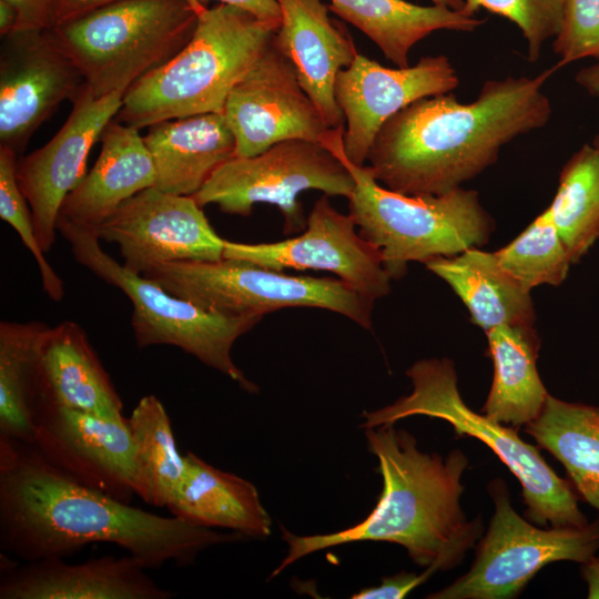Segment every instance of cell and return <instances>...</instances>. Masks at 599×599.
Returning <instances> with one entry per match:
<instances>
[{
    "mask_svg": "<svg viewBox=\"0 0 599 599\" xmlns=\"http://www.w3.org/2000/svg\"><path fill=\"white\" fill-rule=\"evenodd\" d=\"M7 1L13 4L19 12L17 30L48 29L51 27L52 0Z\"/></svg>",
    "mask_w": 599,
    "mask_h": 599,
    "instance_id": "37",
    "label": "cell"
},
{
    "mask_svg": "<svg viewBox=\"0 0 599 599\" xmlns=\"http://www.w3.org/2000/svg\"><path fill=\"white\" fill-rule=\"evenodd\" d=\"M494 377L483 413L515 428L542 410L549 396L537 370L540 341L532 326L502 325L486 333Z\"/></svg>",
    "mask_w": 599,
    "mask_h": 599,
    "instance_id": "27",
    "label": "cell"
},
{
    "mask_svg": "<svg viewBox=\"0 0 599 599\" xmlns=\"http://www.w3.org/2000/svg\"><path fill=\"white\" fill-rule=\"evenodd\" d=\"M565 0H464L463 12L474 16L479 9L515 23L528 47V60L536 62L545 42L555 38L561 26Z\"/></svg>",
    "mask_w": 599,
    "mask_h": 599,
    "instance_id": "34",
    "label": "cell"
},
{
    "mask_svg": "<svg viewBox=\"0 0 599 599\" xmlns=\"http://www.w3.org/2000/svg\"><path fill=\"white\" fill-rule=\"evenodd\" d=\"M166 508L173 516L200 527L226 528L250 538L271 534L272 520L256 487L191 451L184 455L183 475Z\"/></svg>",
    "mask_w": 599,
    "mask_h": 599,
    "instance_id": "24",
    "label": "cell"
},
{
    "mask_svg": "<svg viewBox=\"0 0 599 599\" xmlns=\"http://www.w3.org/2000/svg\"><path fill=\"white\" fill-rule=\"evenodd\" d=\"M124 92L95 98L84 88L72 102L67 121L53 138L17 161L19 187L31 210L37 238L49 252L57 237V222L67 195L84 177L91 148L114 119Z\"/></svg>",
    "mask_w": 599,
    "mask_h": 599,
    "instance_id": "18",
    "label": "cell"
},
{
    "mask_svg": "<svg viewBox=\"0 0 599 599\" xmlns=\"http://www.w3.org/2000/svg\"><path fill=\"white\" fill-rule=\"evenodd\" d=\"M281 22L274 34L277 48L293 63L304 91L326 124L344 130L345 119L334 87L337 74L359 53L346 29L322 0H277Z\"/></svg>",
    "mask_w": 599,
    "mask_h": 599,
    "instance_id": "20",
    "label": "cell"
},
{
    "mask_svg": "<svg viewBox=\"0 0 599 599\" xmlns=\"http://www.w3.org/2000/svg\"><path fill=\"white\" fill-rule=\"evenodd\" d=\"M95 164L64 199L58 220L97 231L115 210L153 187L156 173L139 129L112 119L103 129Z\"/></svg>",
    "mask_w": 599,
    "mask_h": 599,
    "instance_id": "22",
    "label": "cell"
},
{
    "mask_svg": "<svg viewBox=\"0 0 599 599\" xmlns=\"http://www.w3.org/2000/svg\"><path fill=\"white\" fill-rule=\"evenodd\" d=\"M406 375L413 383L407 396L383 408L364 412L362 427L376 428L416 415L449 423L458 436L483 441L520 483L527 518L541 527H582L588 520L578 505L571 484L559 477L539 449L507 427L466 405L449 358L414 363Z\"/></svg>",
    "mask_w": 599,
    "mask_h": 599,
    "instance_id": "5",
    "label": "cell"
},
{
    "mask_svg": "<svg viewBox=\"0 0 599 599\" xmlns=\"http://www.w3.org/2000/svg\"><path fill=\"white\" fill-rule=\"evenodd\" d=\"M552 48L558 69L585 59H599V0H565L561 26Z\"/></svg>",
    "mask_w": 599,
    "mask_h": 599,
    "instance_id": "35",
    "label": "cell"
},
{
    "mask_svg": "<svg viewBox=\"0 0 599 599\" xmlns=\"http://www.w3.org/2000/svg\"><path fill=\"white\" fill-rule=\"evenodd\" d=\"M458 84V74L444 54L422 57L405 68H386L358 53L338 72L334 87L345 119V158L363 166L376 133L389 118L419 99L453 92Z\"/></svg>",
    "mask_w": 599,
    "mask_h": 599,
    "instance_id": "16",
    "label": "cell"
},
{
    "mask_svg": "<svg viewBox=\"0 0 599 599\" xmlns=\"http://www.w3.org/2000/svg\"><path fill=\"white\" fill-rule=\"evenodd\" d=\"M244 538L132 507L52 466L31 444L0 436V547L26 562L109 542L155 569Z\"/></svg>",
    "mask_w": 599,
    "mask_h": 599,
    "instance_id": "1",
    "label": "cell"
},
{
    "mask_svg": "<svg viewBox=\"0 0 599 599\" xmlns=\"http://www.w3.org/2000/svg\"><path fill=\"white\" fill-rule=\"evenodd\" d=\"M143 140L155 167L153 187L176 195L193 196L235 156V139L223 112L154 123Z\"/></svg>",
    "mask_w": 599,
    "mask_h": 599,
    "instance_id": "23",
    "label": "cell"
},
{
    "mask_svg": "<svg viewBox=\"0 0 599 599\" xmlns=\"http://www.w3.org/2000/svg\"><path fill=\"white\" fill-rule=\"evenodd\" d=\"M558 70L486 81L477 98L419 99L376 133L367 161L375 180L405 195H440L493 165L504 145L544 128L552 106L544 84Z\"/></svg>",
    "mask_w": 599,
    "mask_h": 599,
    "instance_id": "2",
    "label": "cell"
},
{
    "mask_svg": "<svg viewBox=\"0 0 599 599\" xmlns=\"http://www.w3.org/2000/svg\"><path fill=\"white\" fill-rule=\"evenodd\" d=\"M47 325L40 322L0 323V436L31 443V372L38 342Z\"/></svg>",
    "mask_w": 599,
    "mask_h": 599,
    "instance_id": "31",
    "label": "cell"
},
{
    "mask_svg": "<svg viewBox=\"0 0 599 599\" xmlns=\"http://www.w3.org/2000/svg\"><path fill=\"white\" fill-rule=\"evenodd\" d=\"M591 145L598 151L599 153V134H597L593 139H592V143Z\"/></svg>",
    "mask_w": 599,
    "mask_h": 599,
    "instance_id": "44",
    "label": "cell"
},
{
    "mask_svg": "<svg viewBox=\"0 0 599 599\" xmlns=\"http://www.w3.org/2000/svg\"><path fill=\"white\" fill-rule=\"evenodd\" d=\"M433 4L461 11L464 0H430Z\"/></svg>",
    "mask_w": 599,
    "mask_h": 599,
    "instance_id": "43",
    "label": "cell"
},
{
    "mask_svg": "<svg viewBox=\"0 0 599 599\" xmlns=\"http://www.w3.org/2000/svg\"><path fill=\"white\" fill-rule=\"evenodd\" d=\"M85 88L80 69L49 29L1 37L0 146L19 156L34 132Z\"/></svg>",
    "mask_w": 599,
    "mask_h": 599,
    "instance_id": "13",
    "label": "cell"
},
{
    "mask_svg": "<svg viewBox=\"0 0 599 599\" xmlns=\"http://www.w3.org/2000/svg\"><path fill=\"white\" fill-rule=\"evenodd\" d=\"M525 430L562 464L571 486L599 512V406L549 395Z\"/></svg>",
    "mask_w": 599,
    "mask_h": 599,
    "instance_id": "28",
    "label": "cell"
},
{
    "mask_svg": "<svg viewBox=\"0 0 599 599\" xmlns=\"http://www.w3.org/2000/svg\"><path fill=\"white\" fill-rule=\"evenodd\" d=\"M32 420L30 444L48 463L108 496L128 504L132 500L134 444L128 418L38 406Z\"/></svg>",
    "mask_w": 599,
    "mask_h": 599,
    "instance_id": "17",
    "label": "cell"
},
{
    "mask_svg": "<svg viewBox=\"0 0 599 599\" xmlns=\"http://www.w3.org/2000/svg\"><path fill=\"white\" fill-rule=\"evenodd\" d=\"M202 209L193 196L149 187L124 201L97 234L115 243L123 265L139 275L171 262L220 261L225 240Z\"/></svg>",
    "mask_w": 599,
    "mask_h": 599,
    "instance_id": "15",
    "label": "cell"
},
{
    "mask_svg": "<svg viewBox=\"0 0 599 599\" xmlns=\"http://www.w3.org/2000/svg\"><path fill=\"white\" fill-rule=\"evenodd\" d=\"M546 210L572 264L578 263L599 240V153L591 144L566 162Z\"/></svg>",
    "mask_w": 599,
    "mask_h": 599,
    "instance_id": "30",
    "label": "cell"
},
{
    "mask_svg": "<svg viewBox=\"0 0 599 599\" xmlns=\"http://www.w3.org/2000/svg\"><path fill=\"white\" fill-rule=\"evenodd\" d=\"M148 568L132 555L103 556L81 564L62 558L1 569L0 599H169Z\"/></svg>",
    "mask_w": 599,
    "mask_h": 599,
    "instance_id": "21",
    "label": "cell"
},
{
    "mask_svg": "<svg viewBox=\"0 0 599 599\" xmlns=\"http://www.w3.org/2000/svg\"><path fill=\"white\" fill-rule=\"evenodd\" d=\"M196 12L207 7L209 0H185ZM219 3H227L240 7L256 17L271 20L281 21V9L277 0H216Z\"/></svg>",
    "mask_w": 599,
    "mask_h": 599,
    "instance_id": "39",
    "label": "cell"
},
{
    "mask_svg": "<svg viewBox=\"0 0 599 599\" xmlns=\"http://www.w3.org/2000/svg\"><path fill=\"white\" fill-rule=\"evenodd\" d=\"M343 156L355 179L348 214L358 233L379 248L392 280L403 277L409 262L425 264L488 242L495 222L475 190L405 195L379 184L367 165L352 164L344 152Z\"/></svg>",
    "mask_w": 599,
    "mask_h": 599,
    "instance_id": "6",
    "label": "cell"
},
{
    "mask_svg": "<svg viewBox=\"0 0 599 599\" xmlns=\"http://www.w3.org/2000/svg\"><path fill=\"white\" fill-rule=\"evenodd\" d=\"M356 227L353 217L338 212L324 194L314 203L298 236L258 244L225 240L224 257L277 271L331 272L375 302L390 292L392 277L379 248Z\"/></svg>",
    "mask_w": 599,
    "mask_h": 599,
    "instance_id": "14",
    "label": "cell"
},
{
    "mask_svg": "<svg viewBox=\"0 0 599 599\" xmlns=\"http://www.w3.org/2000/svg\"><path fill=\"white\" fill-rule=\"evenodd\" d=\"M197 12L185 0H122L48 28L95 98L128 89L191 40Z\"/></svg>",
    "mask_w": 599,
    "mask_h": 599,
    "instance_id": "7",
    "label": "cell"
},
{
    "mask_svg": "<svg viewBox=\"0 0 599 599\" xmlns=\"http://www.w3.org/2000/svg\"><path fill=\"white\" fill-rule=\"evenodd\" d=\"M434 571L426 569L422 575L400 572L385 577L377 587L365 588L352 596L353 599H400L424 582Z\"/></svg>",
    "mask_w": 599,
    "mask_h": 599,
    "instance_id": "36",
    "label": "cell"
},
{
    "mask_svg": "<svg viewBox=\"0 0 599 599\" xmlns=\"http://www.w3.org/2000/svg\"><path fill=\"white\" fill-rule=\"evenodd\" d=\"M575 81L589 95L599 98V62L579 70Z\"/></svg>",
    "mask_w": 599,
    "mask_h": 599,
    "instance_id": "40",
    "label": "cell"
},
{
    "mask_svg": "<svg viewBox=\"0 0 599 599\" xmlns=\"http://www.w3.org/2000/svg\"><path fill=\"white\" fill-rule=\"evenodd\" d=\"M488 491L495 511L486 535L477 544L471 568L427 598H514L548 564H583L599 550V519L582 527L540 528L511 507L502 479H494Z\"/></svg>",
    "mask_w": 599,
    "mask_h": 599,
    "instance_id": "11",
    "label": "cell"
},
{
    "mask_svg": "<svg viewBox=\"0 0 599 599\" xmlns=\"http://www.w3.org/2000/svg\"><path fill=\"white\" fill-rule=\"evenodd\" d=\"M134 444L135 495L166 507L184 470L170 417L154 395L143 396L128 418Z\"/></svg>",
    "mask_w": 599,
    "mask_h": 599,
    "instance_id": "29",
    "label": "cell"
},
{
    "mask_svg": "<svg viewBox=\"0 0 599 599\" xmlns=\"http://www.w3.org/2000/svg\"><path fill=\"white\" fill-rule=\"evenodd\" d=\"M425 265L453 288L485 333L502 325L534 326L530 292L499 266L494 253L470 247Z\"/></svg>",
    "mask_w": 599,
    "mask_h": 599,
    "instance_id": "25",
    "label": "cell"
},
{
    "mask_svg": "<svg viewBox=\"0 0 599 599\" xmlns=\"http://www.w3.org/2000/svg\"><path fill=\"white\" fill-rule=\"evenodd\" d=\"M57 230L71 245L79 264L130 298L133 305L131 324L138 347L176 346L223 373L245 392L258 390L256 384L236 366L231 349L235 341L251 331L262 316L202 308L116 262L101 248L97 231L61 220L57 222Z\"/></svg>",
    "mask_w": 599,
    "mask_h": 599,
    "instance_id": "8",
    "label": "cell"
},
{
    "mask_svg": "<svg viewBox=\"0 0 599 599\" xmlns=\"http://www.w3.org/2000/svg\"><path fill=\"white\" fill-rule=\"evenodd\" d=\"M328 9L367 35L396 67L409 65L410 49L438 30L471 32L485 20L440 6L406 0H329Z\"/></svg>",
    "mask_w": 599,
    "mask_h": 599,
    "instance_id": "26",
    "label": "cell"
},
{
    "mask_svg": "<svg viewBox=\"0 0 599 599\" xmlns=\"http://www.w3.org/2000/svg\"><path fill=\"white\" fill-rule=\"evenodd\" d=\"M64 407L108 418H124L123 403L89 338L77 323L47 326L31 372V409Z\"/></svg>",
    "mask_w": 599,
    "mask_h": 599,
    "instance_id": "19",
    "label": "cell"
},
{
    "mask_svg": "<svg viewBox=\"0 0 599 599\" xmlns=\"http://www.w3.org/2000/svg\"><path fill=\"white\" fill-rule=\"evenodd\" d=\"M280 22L227 3L203 8L191 40L128 89L114 120L140 130L222 112L230 91L270 44Z\"/></svg>",
    "mask_w": 599,
    "mask_h": 599,
    "instance_id": "4",
    "label": "cell"
},
{
    "mask_svg": "<svg viewBox=\"0 0 599 599\" xmlns=\"http://www.w3.org/2000/svg\"><path fill=\"white\" fill-rule=\"evenodd\" d=\"M494 254L499 266L529 292L542 284L560 285L572 264L547 210Z\"/></svg>",
    "mask_w": 599,
    "mask_h": 599,
    "instance_id": "32",
    "label": "cell"
},
{
    "mask_svg": "<svg viewBox=\"0 0 599 599\" xmlns=\"http://www.w3.org/2000/svg\"><path fill=\"white\" fill-rule=\"evenodd\" d=\"M385 424L365 432L368 450L379 461L383 490L372 512L345 530L297 536L282 527L287 555L271 577L313 552L356 541H387L432 571L458 566L483 531L480 517L468 521L460 506L468 458L459 450L446 458L424 453L413 435Z\"/></svg>",
    "mask_w": 599,
    "mask_h": 599,
    "instance_id": "3",
    "label": "cell"
},
{
    "mask_svg": "<svg viewBox=\"0 0 599 599\" xmlns=\"http://www.w3.org/2000/svg\"><path fill=\"white\" fill-rule=\"evenodd\" d=\"M222 112L235 139V156L255 155L292 139L327 144L339 131L326 124L274 37L232 88Z\"/></svg>",
    "mask_w": 599,
    "mask_h": 599,
    "instance_id": "12",
    "label": "cell"
},
{
    "mask_svg": "<svg viewBox=\"0 0 599 599\" xmlns=\"http://www.w3.org/2000/svg\"><path fill=\"white\" fill-rule=\"evenodd\" d=\"M19 23V12L7 0H0V35L6 37L14 32Z\"/></svg>",
    "mask_w": 599,
    "mask_h": 599,
    "instance_id": "42",
    "label": "cell"
},
{
    "mask_svg": "<svg viewBox=\"0 0 599 599\" xmlns=\"http://www.w3.org/2000/svg\"><path fill=\"white\" fill-rule=\"evenodd\" d=\"M118 1L122 0H52L50 28L73 21Z\"/></svg>",
    "mask_w": 599,
    "mask_h": 599,
    "instance_id": "38",
    "label": "cell"
},
{
    "mask_svg": "<svg viewBox=\"0 0 599 599\" xmlns=\"http://www.w3.org/2000/svg\"><path fill=\"white\" fill-rule=\"evenodd\" d=\"M343 133L326 145L304 139L281 141L250 156L223 163L193 195L201 207L215 204L223 213L248 216L258 203L275 205L284 217V233L301 232L307 217L301 193L317 190L349 197L355 179L343 156Z\"/></svg>",
    "mask_w": 599,
    "mask_h": 599,
    "instance_id": "10",
    "label": "cell"
},
{
    "mask_svg": "<svg viewBox=\"0 0 599 599\" xmlns=\"http://www.w3.org/2000/svg\"><path fill=\"white\" fill-rule=\"evenodd\" d=\"M142 275L210 311L263 317L287 307H316L344 315L367 329L373 325L374 301L338 277L290 275L225 257L160 264Z\"/></svg>",
    "mask_w": 599,
    "mask_h": 599,
    "instance_id": "9",
    "label": "cell"
},
{
    "mask_svg": "<svg viewBox=\"0 0 599 599\" xmlns=\"http://www.w3.org/2000/svg\"><path fill=\"white\" fill-rule=\"evenodd\" d=\"M17 161L14 152L0 146V217L18 232L34 256L43 291L52 301L59 302L64 294L63 281L45 260L37 238L31 210L18 184Z\"/></svg>",
    "mask_w": 599,
    "mask_h": 599,
    "instance_id": "33",
    "label": "cell"
},
{
    "mask_svg": "<svg viewBox=\"0 0 599 599\" xmlns=\"http://www.w3.org/2000/svg\"><path fill=\"white\" fill-rule=\"evenodd\" d=\"M582 578L588 586V598L599 599V557H592L582 564Z\"/></svg>",
    "mask_w": 599,
    "mask_h": 599,
    "instance_id": "41",
    "label": "cell"
}]
</instances>
